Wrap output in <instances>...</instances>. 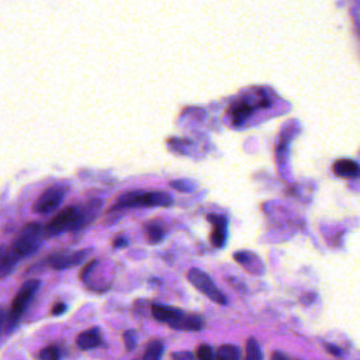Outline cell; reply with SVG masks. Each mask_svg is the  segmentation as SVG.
Segmentation results:
<instances>
[{
	"instance_id": "6da1fadb",
	"label": "cell",
	"mask_w": 360,
	"mask_h": 360,
	"mask_svg": "<svg viewBox=\"0 0 360 360\" xmlns=\"http://www.w3.org/2000/svg\"><path fill=\"white\" fill-rule=\"evenodd\" d=\"M173 204V197L166 191H129L121 194L114 205L112 210H122L131 207H169Z\"/></svg>"
},
{
	"instance_id": "7a4b0ae2",
	"label": "cell",
	"mask_w": 360,
	"mask_h": 360,
	"mask_svg": "<svg viewBox=\"0 0 360 360\" xmlns=\"http://www.w3.org/2000/svg\"><path fill=\"white\" fill-rule=\"evenodd\" d=\"M44 235H45V229L39 224H28L21 231L18 238L14 240V243L11 246L13 253L18 259L31 255L32 252H35L39 248Z\"/></svg>"
},
{
	"instance_id": "3957f363",
	"label": "cell",
	"mask_w": 360,
	"mask_h": 360,
	"mask_svg": "<svg viewBox=\"0 0 360 360\" xmlns=\"http://www.w3.org/2000/svg\"><path fill=\"white\" fill-rule=\"evenodd\" d=\"M188 281L202 294H205L211 301L219 304V305H226L228 298L226 295L215 285V283L210 278L207 273H204L200 269H190L187 273Z\"/></svg>"
},
{
	"instance_id": "277c9868",
	"label": "cell",
	"mask_w": 360,
	"mask_h": 360,
	"mask_svg": "<svg viewBox=\"0 0 360 360\" xmlns=\"http://www.w3.org/2000/svg\"><path fill=\"white\" fill-rule=\"evenodd\" d=\"M39 284L41 283H39L38 278H31V280H28L22 284L20 291L15 294L14 301L11 304V308H10V318H8L10 325H11V322L15 323V321L20 318V315L27 309L31 298L38 291Z\"/></svg>"
},
{
	"instance_id": "5b68a950",
	"label": "cell",
	"mask_w": 360,
	"mask_h": 360,
	"mask_svg": "<svg viewBox=\"0 0 360 360\" xmlns=\"http://www.w3.org/2000/svg\"><path fill=\"white\" fill-rule=\"evenodd\" d=\"M79 217V210L75 207H68L62 210L56 217H53L49 224L44 228L46 236L58 235L66 229H73Z\"/></svg>"
},
{
	"instance_id": "8992f818",
	"label": "cell",
	"mask_w": 360,
	"mask_h": 360,
	"mask_svg": "<svg viewBox=\"0 0 360 360\" xmlns=\"http://www.w3.org/2000/svg\"><path fill=\"white\" fill-rule=\"evenodd\" d=\"M65 193H66V187L56 186V184L51 186L38 197V200L34 204V211L38 214H46L53 211L62 202Z\"/></svg>"
},
{
	"instance_id": "52a82bcc",
	"label": "cell",
	"mask_w": 360,
	"mask_h": 360,
	"mask_svg": "<svg viewBox=\"0 0 360 360\" xmlns=\"http://www.w3.org/2000/svg\"><path fill=\"white\" fill-rule=\"evenodd\" d=\"M89 249H82L76 252H58L49 257V264L56 270H65L75 267L83 262L87 256Z\"/></svg>"
},
{
	"instance_id": "ba28073f",
	"label": "cell",
	"mask_w": 360,
	"mask_h": 360,
	"mask_svg": "<svg viewBox=\"0 0 360 360\" xmlns=\"http://www.w3.org/2000/svg\"><path fill=\"white\" fill-rule=\"evenodd\" d=\"M233 259H235L236 262H239L240 266H242L248 273L260 276V274H263V271H264V266H263L260 257H259L257 255H255L253 252H248V250L235 252V253H233Z\"/></svg>"
},
{
	"instance_id": "9c48e42d",
	"label": "cell",
	"mask_w": 360,
	"mask_h": 360,
	"mask_svg": "<svg viewBox=\"0 0 360 360\" xmlns=\"http://www.w3.org/2000/svg\"><path fill=\"white\" fill-rule=\"evenodd\" d=\"M103 205V200H98V198H94V200H90L86 205H83L80 210H79V217H77V222L75 225L73 229H82L84 226H87L98 214L100 208Z\"/></svg>"
},
{
	"instance_id": "30bf717a",
	"label": "cell",
	"mask_w": 360,
	"mask_h": 360,
	"mask_svg": "<svg viewBox=\"0 0 360 360\" xmlns=\"http://www.w3.org/2000/svg\"><path fill=\"white\" fill-rule=\"evenodd\" d=\"M152 316L159 321L165 322L169 326H172L184 312L176 307H169V305H162V304H153L152 305Z\"/></svg>"
},
{
	"instance_id": "8fae6325",
	"label": "cell",
	"mask_w": 360,
	"mask_h": 360,
	"mask_svg": "<svg viewBox=\"0 0 360 360\" xmlns=\"http://www.w3.org/2000/svg\"><path fill=\"white\" fill-rule=\"evenodd\" d=\"M208 221L212 224L211 243L215 248H222L226 239V218L222 215H208Z\"/></svg>"
},
{
	"instance_id": "7c38bea8",
	"label": "cell",
	"mask_w": 360,
	"mask_h": 360,
	"mask_svg": "<svg viewBox=\"0 0 360 360\" xmlns=\"http://www.w3.org/2000/svg\"><path fill=\"white\" fill-rule=\"evenodd\" d=\"M204 326L202 318L195 315V314H183L173 325V329H180V330H201Z\"/></svg>"
},
{
	"instance_id": "4fadbf2b",
	"label": "cell",
	"mask_w": 360,
	"mask_h": 360,
	"mask_svg": "<svg viewBox=\"0 0 360 360\" xmlns=\"http://www.w3.org/2000/svg\"><path fill=\"white\" fill-rule=\"evenodd\" d=\"M100 342H101V336H100L98 328L86 329V330H83V332L76 338V343H77L79 349H82V350L93 349V347L98 346Z\"/></svg>"
},
{
	"instance_id": "5bb4252c",
	"label": "cell",
	"mask_w": 360,
	"mask_h": 360,
	"mask_svg": "<svg viewBox=\"0 0 360 360\" xmlns=\"http://www.w3.org/2000/svg\"><path fill=\"white\" fill-rule=\"evenodd\" d=\"M360 172L359 165L352 159H339L333 163V173L339 177L350 179L357 176Z\"/></svg>"
},
{
	"instance_id": "9a60e30c",
	"label": "cell",
	"mask_w": 360,
	"mask_h": 360,
	"mask_svg": "<svg viewBox=\"0 0 360 360\" xmlns=\"http://www.w3.org/2000/svg\"><path fill=\"white\" fill-rule=\"evenodd\" d=\"M252 110H253V107L250 104H248V103H236L229 110V115H231L233 122L240 124L242 121H245L250 115Z\"/></svg>"
},
{
	"instance_id": "2e32d148",
	"label": "cell",
	"mask_w": 360,
	"mask_h": 360,
	"mask_svg": "<svg viewBox=\"0 0 360 360\" xmlns=\"http://www.w3.org/2000/svg\"><path fill=\"white\" fill-rule=\"evenodd\" d=\"M163 342L160 339H153L148 343L142 360H160L163 354Z\"/></svg>"
},
{
	"instance_id": "e0dca14e",
	"label": "cell",
	"mask_w": 360,
	"mask_h": 360,
	"mask_svg": "<svg viewBox=\"0 0 360 360\" xmlns=\"http://www.w3.org/2000/svg\"><path fill=\"white\" fill-rule=\"evenodd\" d=\"M18 257L13 253V250L10 249L8 252L7 250H3V255H1V262H0V274L3 277H6L15 266Z\"/></svg>"
},
{
	"instance_id": "ac0fdd59",
	"label": "cell",
	"mask_w": 360,
	"mask_h": 360,
	"mask_svg": "<svg viewBox=\"0 0 360 360\" xmlns=\"http://www.w3.org/2000/svg\"><path fill=\"white\" fill-rule=\"evenodd\" d=\"M217 360H239V350L233 345H222L217 350Z\"/></svg>"
},
{
	"instance_id": "d6986e66",
	"label": "cell",
	"mask_w": 360,
	"mask_h": 360,
	"mask_svg": "<svg viewBox=\"0 0 360 360\" xmlns=\"http://www.w3.org/2000/svg\"><path fill=\"white\" fill-rule=\"evenodd\" d=\"M246 360H263L262 347L255 338H249L246 342Z\"/></svg>"
},
{
	"instance_id": "ffe728a7",
	"label": "cell",
	"mask_w": 360,
	"mask_h": 360,
	"mask_svg": "<svg viewBox=\"0 0 360 360\" xmlns=\"http://www.w3.org/2000/svg\"><path fill=\"white\" fill-rule=\"evenodd\" d=\"M146 235H148V240L150 243H158L163 239L165 231L158 222H150L146 225Z\"/></svg>"
},
{
	"instance_id": "44dd1931",
	"label": "cell",
	"mask_w": 360,
	"mask_h": 360,
	"mask_svg": "<svg viewBox=\"0 0 360 360\" xmlns=\"http://www.w3.org/2000/svg\"><path fill=\"white\" fill-rule=\"evenodd\" d=\"M170 186L177 190V191H181V193H191L195 190L197 187V183L190 180V179H179V180H172L170 181Z\"/></svg>"
},
{
	"instance_id": "7402d4cb",
	"label": "cell",
	"mask_w": 360,
	"mask_h": 360,
	"mask_svg": "<svg viewBox=\"0 0 360 360\" xmlns=\"http://www.w3.org/2000/svg\"><path fill=\"white\" fill-rule=\"evenodd\" d=\"M122 339H124V343H125V349L128 352L134 350L136 347V343H138V332L135 329H128L127 332H124L122 335Z\"/></svg>"
},
{
	"instance_id": "603a6c76",
	"label": "cell",
	"mask_w": 360,
	"mask_h": 360,
	"mask_svg": "<svg viewBox=\"0 0 360 360\" xmlns=\"http://www.w3.org/2000/svg\"><path fill=\"white\" fill-rule=\"evenodd\" d=\"M39 360H60V353L59 349L55 346H48L44 347L39 354H38Z\"/></svg>"
},
{
	"instance_id": "cb8c5ba5",
	"label": "cell",
	"mask_w": 360,
	"mask_h": 360,
	"mask_svg": "<svg viewBox=\"0 0 360 360\" xmlns=\"http://www.w3.org/2000/svg\"><path fill=\"white\" fill-rule=\"evenodd\" d=\"M195 356L198 360H217V357H214V352H212L211 346H208V345H200L197 347Z\"/></svg>"
},
{
	"instance_id": "d4e9b609",
	"label": "cell",
	"mask_w": 360,
	"mask_h": 360,
	"mask_svg": "<svg viewBox=\"0 0 360 360\" xmlns=\"http://www.w3.org/2000/svg\"><path fill=\"white\" fill-rule=\"evenodd\" d=\"M173 360H194V356L191 352H174L172 354Z\"/></svg>"
},
{
	"instance_id": "484cf974",
	"label": "cell",
	"mask_w": 360,
	"mask_h": 360,
	"mask_svg": "<svg viewBox=\"0 0 360 360\" xmlns=\"http://www.w3.org/2000/svg\"><path fill=\"white\" fill-rule=\"evenodd\" d=\"M66 311V305L63 302H56L53 307H52V315H60Z\"/></svg>"
},
{
	"instance_id": "4316f807",
	"label": "cell",
	"mask_w": 360,
	"mask_h": 360,
	"mask_svg": "<svg viewBox=\"0 0 360 360\" xmlns=\"http://www.w3.org/2000/svg\"><path fill=\"white\" fill-rule=\"evenodd\" d=\"M112 245H114V248H117V249H118V248H124V246H127V238L118 236V238L114 239Z\"/></svg>"
},
{
	"instance_id": "83f0119b",
	"label": "cell",
	"mask_w": 360,
	"mask_h": 360,
	"mask_svg": "<svg viewBox=\"0 0 360 360\" xmlns=\"http://www.w3.org/2000/svg\"><path fill=\"white\" fill-rule=\"evenodd\" d=\"M271 360H290V359H288L285 354L280 353V352H274V353H273Z\"/></svg>"
}]
</instances>
